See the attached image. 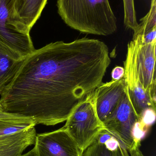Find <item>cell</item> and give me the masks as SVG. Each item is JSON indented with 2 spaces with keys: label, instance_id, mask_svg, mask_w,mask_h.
<instances>
[{
  "label": "cell",
  "instance_id": "cell-1",
  "mask_svg": "<svg viewBox=\"0 0 156 156\" xmlns=\"http://www.w3.org/2000/svg\"><path fill=\"white\" fill-rule=\"evenodd\" d=\"M111 63L108 46L98 39L50 43L24 58L0 105L36 125L63 122L102 83Z\"/></svg>",
  "mask_w": 156,
  "mask_h": 156
},
{
  "label": "cell",
  "instance_id": "cell-2",
  "mask_svg": "<svg viewBox=\"0 0 156 156\" xmlns=\"http://www.w3.org/2000/svg\"><path fill=\"white\" fill-rule=\"evenodd\" d=\"M57 6L64 23L81 33L107 36L117 31L109 0H57Z\"/></svg>",
  "mask_w": 156,
  "mask_h": 156
},
{
  "label": "cell",
  "instance_id": "cell-3",
  "mask_svg": "<svg viewBox=\"0 0 156 156\" xmlns=\"http://www.w3.org/2000/svg\"><path fill=\"white\" fill-rule=\"evenodd\" d=\"M105 129L129 152L140 147L147 130L141 124L126 93L116 108L103 122Z\"/></svg>",
  "mask_w": 156,
  "mask_h": 156
},
{
  "label": "cell",
  "instance_id": "cell-4",
  "mask_svg": "<svg viewBox=\"0 0 156 156\" xmlns=\"http://www.w3.org/2000/svg\"><path fill=\"white\" fill-rule=\"evenodd\" d=\"M64 127L83 152L94 142L105 128L97 115L93 94L74 110Z\"/></svg>",
  "mask_w": 156,
  "mask_h": 156
},
{
  "label": "cell",
  "instance_id": "cell-5",
  "mask_svg": "<svg viewBox=\"0 0 156 156\" xmlns=\"http://www.w3.org/2000/svg\"><path fill=\"white\" fill-rule=\"evenodd\" d=\"M156 42L144 44L139 36L128 44L124 67L136 75L144 89L156 101Z\"/></svg>",
  "mask_w": 156,
  "mask_h": 156
},
{
  "label": "cell",
  "instance_id": "cell-6",
  "mask_svg": "<svg viewBox=\"0 0 156 156\" xmlns=\"http://www.w3.org/2000/svg\"><path fill=\"white\" fill-rule=\"evenodd\" d=\"M16 0H0V41L25 58L35 49L30 30L17 19Z\"/></svg>",
  "mask_w": 156,
  "mask_h": 156
},
{
  "label": "cell",
  "instance_id": "cell-7",
  "mask_svg": "<svg viewBox=\"0 0 156 156\" xmlns=\"http://www.w3.org/2000/svg\"><path fill=\"white\" fill-rule=\"evenodd\" d=\"M34 145L37 156H82L83 152L64 126L36 135Z\"/></svg>",
  "mask_w": 156,
  "mask_h": 156
},
{
  "label": "cell",
  "instance_id": "cell-8",
  "mask_svg": "<svg viewBox=\"0 0 156 156\" xmlns=\"http://www.w3.org/2000/svg\"><path fill=\"white\" fill-rule=\"evenodd\" d=\"M124 78L102 83L93 93L98 117L103 122L116 108L125 94Z\"/></svg>",
  "mask_w": 156,
  "mask_h": 156
},
{
  "label": "cell",
  "instance_id": "cell-9",
  "mask_svg": "<svg viewBox=\"0 0 156 156\" xmlns=\"http://www.w3.org/2000/svg\"><path fill=\"white\" fill-rule=\"evenodd\" d=\"M123 77L128 99L141 124L143 126L142 120L145 114L149 111L155 112L156 101L144 89L138 78L133 73L125 70Z\"/></svg>",
  "mask_w": 156,
  "mask_h": 156
},
{
  "label": "cell",
  "instance_id": "cell-10",
  "mask_svg": "<svg viewBox=\"0 0 156 156\" xmlns=\"http://www.w3.org/2000/svg\"><path fill=\"white\" fill-rule=\"evenodd\" d=\"M24 58L0 41V95L14 77Z\"/></svg>",
  "mask_w": 156,
  "mask_h": 156
},
{
  "label": "cell",
  "instance_id": "cell-11",
  "mask_svg": "<svg viewBox=\"0 0 156 156\" xmlns=\"http://www.w3.org/2000/svg\"><path fill=\"white\" fill-rule=\"evenodd\" d=\"M47 0H16V17L29 30L41 16Z\"/></svg>",
  "mask_w": 156,
  "mask_h": 156
},
{
  "label": "cell",
  "instance_id": "cell-12",
  "mask_svg": "<svg viewBox=\"0 0 156 156\" xmlns=\"http://www.w3.org/2000/svg\"><path fill=\"white\" fill-rule=\"evenodd\" d=\"M35 126L27 128L23 134L0 149V156H19L28 147L34 144L36 136Z\"/></svg>",
  "mask_w": 156,
  "mask_h": 156
},
{
  "label": "cell",
  "instance_id": "cell-13",
  "mask_svg": "<svg viewBox=\"0 0 156 156\" xmlns=\"http://www.w3.org/2000/svg\"><path fill=\"white\" fill-rule=\"evenodd\" d=\"M82 156H130L128 151L122 147L113 149L100 142L98 138L83 151Z\"/></svg>",
  "mask_w": 156,
  "mask_h": 156
},
{
  "label": "cell",
  "instance_id": "cell-14",
  "mask_svg": "<svg viewBox=\"0 0 156 156\" xmlns=\"http://www.w3.org/2000/svg\"><path fill=\"white\" fill-rule=\"evenodd\" d=\"M140 23L134 32L133 37L143 35L156 27V0H151L150 10L147 14L140 19Z\"/></svg>",
  "mask_w": 156,
  "mask_h": 156
},
{
  "label": "cell",
  "instance_id": "cell-15",
  "mask_svg": "<svg viewBox=\"0 0 156 156\" xmlns=\"http://www.w3.org/2000/svg\"><path fill=\"white\" fill-rule=\"evenodd\" d=\"M124 9L125 26L126 28L134 31L138 26L134 0H123Z\"/></svg>",
  "mask_w": 156,
  "mask_h": 156
},
{
  "label": "cell",
  "instance_id": "cell-16",
  "mask_svg": "<svg viewBox=\"0 0 156 156\" xmlns=\"http://www.w3.org/2000/svg\"><path fill=\"white\" fill-rule=\"evenodd\" d=\"M25 130L15 133L0 136V149L20 137L23 134Z\"/></svg>",
  "mask_w": 156,
  "mask_h": 156
},
{
  "label": "cell",
  "instance_id": "cell-17",
  "mask_svg": "<svg viewBox=\"0 0 156 156\" xmlns=\"http://www.w3.org/2000/svg\"><path fill=\"white\" fill-rule=\"evenodd\" d=\"M137 36H139L142 42L144 44H151L156 42V27H154L145 34Z\"/></svg>",
  "mask_w": 156,
  "mask_h": 156
},
{
  "label": "cell",
  "instance_id": "cell-18",
  "mask_svg": "<svg viewBox=\"0 0 156 156\" xmlns=\"http://www.w3.org/2000/svg\"><path fill=\"white\" fill-rule=\"evenodd\" d=\"M27 118H30L17 114L6 112L3 110L2 106L0 105V120H20V119H27Z\"/></svg>",
  "mask_w": 156,
  "mask_h": 156
},
{
  "label": "cell",
  "instance_id": "cell-19",
  "mask_svg": "<svg viewBox=\"0 0 156 156\" xmlns=\"http://www.w3.org/2000/svg\"><path fill=\"white\" fill-rule=\"evenodd\" d=\"M124 74V68L116 66L112 71L111 77L113 80H117L123 78Z\"/></svg>",
  "mask_w": 156,
  "mask_h": 156
},
{
  "label": "cell",
  "instance_id": "cell-20",
  "mask_svg": "<svg viewBox=\"0 0 156 156\" xmlns=\"http://www.w3.org/2000/svg\"><path fill=\"white\" fill-rule=\"evenodd\" d=\"M140 147H136L128 152L130 156H145L139 149Z\"/></svg>",
  "mask_w": 156,
  "mask_h": 156
},
{
  "label": "cell",
  "instance_id": "cell-21",
  "mask_svg": "<svg viewBox=\"0 0 156 156\" xmlns=\"http://www.w3.org/2000/svg\"><path fill=\"white\" fill-rule=\"evenodd\" d=\"M19 156H37L35 148L34 147L32 150H30V151L27 152L26 154H21V155Z\"/></svg>",
  "mask_w": 156,
  "mask_h": 156
}]
</instances>
